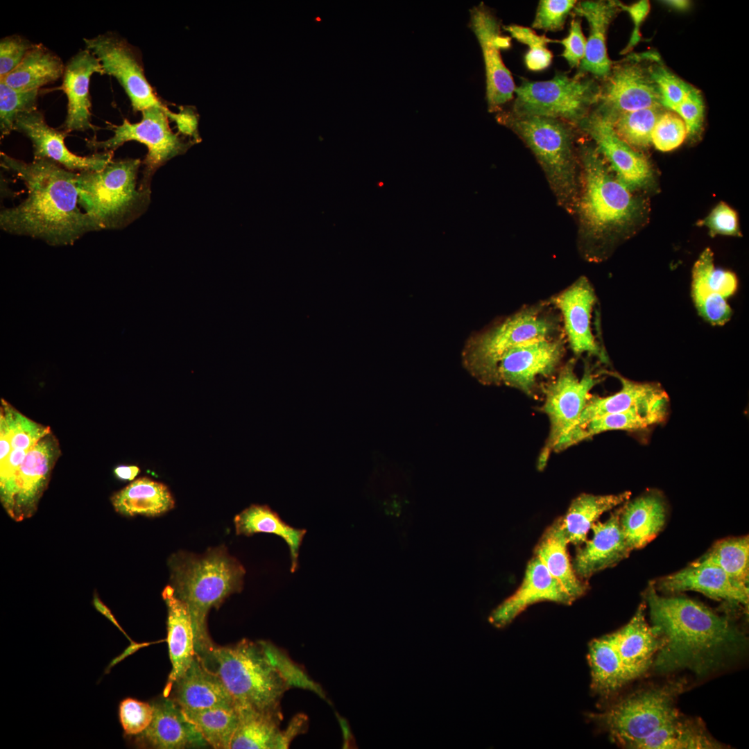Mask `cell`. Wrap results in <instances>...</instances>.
I'll use <instances>...</instances> for the list:
<instances>
[{
    "label": "cell",
    "instance_id": "1",
    "mask_svg": "<svg viewBox=\"0 0 749 749\" xmlns=\"http://www.w3.org/2000/svg\"><path fill=\"white\" fill-rule=\"evenodd\" d=\"M1 166L25 184L27 198L0 212V227L51 246L73 244L100 226L78 207L77 172L48 160L26 162L1 153Z\"/></svg>",
    "mask_w": 749,
    "mask_h": 749
},
{
    "label": "cell",
    "instance_id": "2",
    "mask_svg": "<svg viewBox=\"0 0 749 749\" xmlns=\"http://www.w3.org/2000/svg\"><path fill=\"white\" fill-rule=\"evenodd\" d=\"M652 626L664 640L654 668L669 673L688 669L703 675L740 652L746 642L730 620L696 601L663 596L650 585L645 594Z\"/></svg>",
    "mask_w": 749,
    "mask_h": 749
},
{
    "label": "cell",
    "instance_id": "3",
    "mask_svg": "<svg viewBox=\"0 0 749 749\" xmlns=\"http://www.w3.org/2000/svg\"><path fill=\"white\" fill-rule=\"evenodd\" d=\"M200 658L221 679L236 705L259 711L282 712L281 700L291 687L318 689L282 651L266 641L243 639L231 646L214 645Z\"/></svg>",
    "mask_w": 749,
    "mask_h": 749
},
{
    "label": "cell",
    "instance_id": "4",
    "mask_svg": "<svg viewBox=\"0 0 749 749\" xmlns=\"http://www.w3.org/2000/svg\"><path fill=\"white\" fill-rule=\"evenodd\" d=\"M170 585L188 605L194 634L196 653L205 655L215 645L208 633L207 614L230 595L239 592L246 570L225 546L203 554L178 551L169 559Z\"/></svg>",
    "mask_w": 749,
    "mask_h": 749
},
{
    "label": "cell",
    "instance_id": "5",
    "mask_svg": "<svg viewBox=\"0 0 749 749\" xmlns=\"http://www.w3.org/2000/svg\"><path fill=\"white\" fill-rule=\"evenodd\" d=\"M578 157L583 166V188L578 200L583 234L586 239H608L631 225L639 212V203L627 188L608 171L595 146L579 143Z\"/></svg>",
    "mask_w": 749,
    "mask_h": 749
},
{
    "label": "cell",
    "instance_id": "6",
    "mask_svg": "<svg viewBox=\"0 0 749 749\" xmlns=\"http://www.w3.org/2000/svg\"><path fill=\"white\" fill-rule=\"evenodd\" d=\"M141 164L112 160L101 170L77 172L78 205L101 230L125 227L146 210L150 190L137 186Z\"/></svg>",
    "mask_w": 749,
    "mask_h": 749
},
{
    "label": "cell",
    "instance_id": "7",
    "mask_svg": "<svg viewBox=\"0 0 749 749\" xmlns=\"http://www.w3.org/2000/svg\"><path fill=\"white\" fill-rule=\"evenodd\" d=\"M498 122L511 129L531 149L545 172L558 201L569 209L577 201L575 146L578 128L559 119L498 112Z\"/></svg>",
    "mask_w": 749,
    "mask_h": 749
},
{
    "label": "cell",
    "instance_id": "8",
    "mask_svg": "<svg viewBox=\"0 0 749 749\" xmlns=\"http://www.w3.org/2000/svg\"><path fill=\"white\" fill-rule=\"evenodd\" d=\"M557 327L554 319L540 308L522 310L470 337L462 352L463 365L481 383L496 385L497 368L506 352L519 345L551 337Z\"/></svg>",
    "mask_w": 749,
    "mask_h": 749
},
{
    "label": "cell",
    "instance_id": "9",
    "mask_svg": "<svg viewBox=\"0 0 749 749\" xmlns=\"http://www.w3.org/2000/svg\"><path fill=\"white\" fill-rule=\"evenodd\" d=\"M684 685V682L678 680L638 690L594 714L592 719L608 732L612 741L633 748L637 742L680 715L675 703Z\"/></svg>",
    "mask_w": 749,
    "mask_h": 749
},
{
    "label": "cell",
    "instance_id": "10",
    "mask_svg": "<svg viewBox=\"0 0 749 749\" xmlns=\"http://www.w3.org/2000/svg\"><path fill=\"white\" fill-rule=\"evenodd\" d=\"M599 91L600 83L589 76L576 78L557 71L548 80L522 78L510 112L517 116L559 119L577 127L593 110Z\"/></svg>",
    "mask_w": 749,
    "mask_h": 749
},
{
    "label": "cell",
    "instance_id": "11",
    "mask_svg": "<svg viewBox=\"0 0 749 749\" xmlns=\"http://www.w3.org/2000/svg\"><path fill=\"white\" fill-rule=\"evenodd\" d=\"M141 120L130 123L123 119L122 124L112 126L114 135L110 138L98 141L87 140V146L94 151H112L129 141L144 144L148 148L143 161V177L139 183L141 189L150 190V183L155 171L168 160L186 152L191 146L169 128L168 119L176 120L178 113L166 111L160 107H150L141 111Z\"/></svg>",
    "mask_w": 749,
    "mask_h": 749
},
{
    "label": "cell",
    "instance_id": "12",
    "mask_svg": "<svg viewBox=\"0 0 749 749\" xmlns=\"http://www.w3.org/2000/svg\"><path fill=\"white\" fill-rule=\"evenodd\" d=\"M653 55L632 54L612 63L610 74L600 84L598 101L593 110L611 121L627 112L663 107L650 73Z\"/></svg>",
    "mask_w": 749,
    "mask_h": 749
},
{
    "label": "cell",
    "instance_id": "13",
    "mask_svg": "<svg viewBox=\"0 0 749 749\" xmlns=\"http://www.w3.org/2000/svg\"><path fill=\"white\" fill-rule=\"evenodd\" d=\"M598 381L590 370H585L579 379L574 372V363L570 361L546 387L543 411L549 419L550 431L539 456L540 470L544 467L560 440L576 426L592 395L590 390Z\"/></svg>",
    "mask_w": 749,
    "mask_h": 749
},
{
    "label": "cell",
    "instance_id": "14",
    "mask_svg": "<svg viewBox=\"0 0 749 749\" xmlns=\"http://www.w3.org/2000/svg\"><path fill=\"white\" fill-rule=\"evenodd\" d=\"M83 40L101 62L104 74L115 77L123 87L135 111L153 107L170 111L156 96L137 53L124 40L107 33Z\"/></svg>",
    "mask_w": 749,
    "mask_h": 749
},
{
    "label": "cell",
    "instance_id": "15",
    "mask_svg": "<svg viewBox=\"0 0 749 749\" xmlns=\"http://www.w3.org/2000/svg\"><path fill=\"white\" fill-rule=\"evenodd\" d=\"M61 455L60 444L52 431L28 451L12 485L1 501L8 515L17 522L32 517L46 490L53 467Z\"/></svg>",
    "mask_w": 749,
    "mask_h": 749
},
{
    "label": "cell",
    "instance_id": "16",
    "mask_svg": "<svg viewBox=\"0 0 749 749\" xmlns=\"http://www.w3.org/2000/svg\"><path fill=\"white\" fill-rule=\"evenodd\" d=\"M470 26L480 44L485 69L486 98L490 112H499L515 95L512 74L504 64L501 50L509 48L510 40L501 34V24L484 3L470 10Z\"/></svg>",
    "mask_w": 749,
    "mask_h": 749
},
{
    "label": "cell",
    "instance_id": "17",
    "mask_svg": "<svg viewBox=\"0 0 749 749\" xmlns=\"http://www.w3.org/2000/svg\"><path fill=\"white\" fill-rule=\"evenodd\" d=\"M564 354L562 338L553 336L519 345L501 358L496 385L504 384L531 395L539 377L551 375Z\"/></svg>",
    "mask_w": 749,
    "mask_h": 749
},
{
    "label": "cell",
    "instance_id": "18",
    "mask_svg": "<svg viewBox=\"0 0 749 749\" xmlns=\"http://www.w3.org/2000/svg\"><path fill=\"white\" fill-rule=\"evenodd\" d=\"M14 130L31 140L33 160H51L74 172L101 170L113 158L112 151H100L87 156L72 153L64 142L69 132L49 126L37 110L21 114L15 121Z\"/></svg>",
    "mask_w": 749,
    "mask_h": 749
},
{
    "label": "cell",
    "instance_id": "19",
    "mask_svg": "<svg viewBox=\"0 0 749 749\" xmlns=\"http://www.w3.org/2000/svg\"><path fill=\"white\" fill-rule=\"evenodd\" d=\"M577 128L594 141L617 178L627 188H640L651 181L653 172L647 159L621 140L609 121L592 110Z\"/></svg>",
    "mask_w": 749,
    "mask_h": 749
},
{
    "label": "cell",
    "instance_id": "20",
    "mask_svg": "<svg viewBox=\"0 0 749 749\" xmlns=\"http://www.w3.org/2000/svg\"><path fill=\"white\" fill-rule=\"evenodd\" d=\"M737 287L735 275L716 268L713 252L704 250L694 264L691 279V297L700 316L713 325H725L732 316L727 300Z\"/></svg>",
    "mask_w": 749,
    "mask_h": 749
},
{
    "label": "cell",
    "instance_id": "21",
    "mask_svg": "<svg viewBox=\"0 0 749 749\" xmlns=\"http://www.w3.org/2000/svg\"><path fill=\"white\" fill-rule=\"evenodd\" d=\"M575 599L535 556L528 562L516 592L491 613L489 621L497 628L509 624L528 606L540 601L571 604Z\"/></svg>",
    "mask_w": 749,
    "mask_h": 749
},
{
    "label": "cell",
    "instance_id": "22",
    "mask_svg": "<svg viewBox=\"0 0 749 749\" xmlns=\"http://www.w3.org/2000/svg\"><path fill=\"white\" fill-rule=\"evenodd\" d=\"M657 587L667 593L695 591L716 600L743 605L748 603V586L733 580L719 567L700 558L661 578Z\"/></svg>",
    "mask_w": 749,
    "mask_h": 749
},
{
    "label": "cell",
    "instance_id": "23",
    "mask_svg": "<svg viewBox=\"0 0 749 749\" xmlns=\"http://www.w3.org/2000/svg\"><path fill=\"white\" fill-rule=\"evenodd\" d=\"M620 11L619 1L588 0L577 2L571 14L586 19L589 33L585 55L574 78L590 75L596 80L603 81L608 76L613 62L608 55L607 33L609 26Z\"/></svg>",
    "mask_w": 749,
    "mask_h": 749
},
{
    "label": "cell",
    "instance_id": "24",
    "mask_svg": "<svg viewBox=\"0 0 749 749\" xmlns=\"http://www.w3.org/2000/svg\"><path fill=\"white\" fill-rule=\"evenodd\" d=\"M596 300L594 291L585 277H580L552 299L553 304L562 313L573 352L577 355L587 352L605 361V355L596 343L591 329L592 311Z\"/></svg>",
    "mask_w": 749,
    "mask_h": 749
},
{
    "label": "cell",
    "instance_id": "25",
    "mask_svg": "<svg viewBox=\"0 0 749 749\" xmlns=\"http://www.w3.org/2000/svg\"><path fill=\"white\" fill-rule=\"evenodd\" d=\"M620 513L621 508L605 522H596L591 528L592 537L577 551L572 567L581 579L616 565L632 551L621 530Z\"/></svg>",
    "mask_w": 749,
    "mask_h": 749
},
{
    "label": "cell",
    "instance_id": "26",
    "mask_svg": "<svg viewBox=\"0 0 749 749\" xmlns=\"http://www.w3.org/2000/svg\"><path fill=\"white\" fill-rule=\"evenodd\" d=\"M104 74L98 58L87 49L80 50L65 65L62 88L67 98L66 119L62 128L71 131L96 130L91 122L90 78Z\"/></svg>",
    "mask_w": 749,
    "mask_h": 749
},
{
    "label": "cell",
    "instance_id": "27",
    "mask_svg": "<svg viewBox=\"0 0 749 749\" xmlns=\"http://www.w3.org/2000/svg\"><path fill=\"white\" fill-rule=\"evenodd\" d=\"M239 723L230 749H284L302 730L300 718L294 719L285 730L280 729L282 712L257 710L248 706L236 705Z\"/></svg>",
    "mask_w": 749,
    "mask_h": 749
},
{
    "label": "cell",
    "instance_id": "28",
    "mask_svg": "<svg viewBox=\"0 0 749 749\" xmlns=\"http://www.w3.org/2000/svg\"><path fill=\"white\" fill-rule=\"evenodd\" d=\"M645 608L641 603L630 621L612 632L629 682L648 670L664 644L656 629L646 621Z\"/></svg>",
    "mask_w": 749,
    "mask_h": 749
},
{
    "label": "cell",
    "instance_id": "29",
    "mask_svg": "<svg viewBox=\"0 0 749 749\" xmlns=\"http://www.w3.org/2000/svg\"><path fill=\"white\" fill-rule=\"evenodd\" d=\"M162 596L168 611L166 641L171 663V671L164 690V697H168L173 685L191 665L196 653L188 605L175 594L170 585L165 587Z\"/></svg>",
    "mask_w": 749,
    "mask_h": 749
},
{
    "label": "cell",
    "instance_id": "30",
    "mask_svg": "<svg viewBox=\"0 0 749 749\" xmlns=\"http://www.w3.org/2000/svg\"><path fill=\"white\" fill-rule=\"evenodd\" d=\"M153 716L140 738L156 748L178 749L203 746L207 742L184 716L182 707L172 698L164 697L152 704Z\"/></svg>",
    "mask_w": 749,
    "mask_h": 749
},
{
    "label": "cell",
    "instance_id": "31",
    "mask_svg": "<svg viewBox=\"0 0 749 749\" xmlns=\"http://www.w3.org/2000/svg\"><path fill=\"white\" fill-rule=\"evenodd\" d=\"M174 685L172 698L183 709L236 707L234 698L221 679L197 655Z\"/></svg>",
    "mask_w": 749,
    "mask_h": 749
},
{
    "label": "cell",
    "instance_id": "32",
    "mask_svg": "<svg viewBox=\"0 0 749 749\" xmlns=\"http://www.w3.org/2000/svg\"><path fill=\"white\" fill-rule=\"evenodd\" d=\"M669 398L653 405L634 407L622 412L594 417L562 437L554 451H560L593 436L611 430L635 431L662 422L667 413Z\"/></svg>",
    "mask_w": 749,
    "mask_h": 749
},
{
    "label": "cell",
    "instance_id": "33",
    "mask_svg": "<svg viewBox=\"0 0 749 749\" xmlns=\"http://www.w3.org/2000/svg\"><path fill=\"white\" fill-rule=\"evenodd\" d=\"M614 376L621 381L620 390L607 397L591 395L574 428L580 427L599 416L622 412L634 407L648 406L669 398L657 384L636 382L618 374H614Z\"/></svg>",
    "mask_w": 749,
    "mask_h": 749
},
{
    "label": "cell",
    "instance_id": "34",
    "mask_svg": "<svg viewBox=\"0 0 749 749\" xmlns=\"http://www.w3.org/2000/svg\"><path fill=\"white\" fill-rule=\"evenodd\" d=\"M666 508L657 494L640 496L621 508L620 525L632 550L644 547L653 540L664 527Z\"/></svg>",
    "mask_w": 749,
    "mask_h": 749
},
{
    "label": "cell",
    "instance_id": "35",
    "mask_svg": "<svg viewBox=\"0 0 749 749\" xmlns=\"http://www.w3.org/2000/svg\"><path fill=\"white\" fill-rule=\"evenodd\" d=\"M111 502L116 512L126 517H157L175 506L169 488L147 477L139 478L115 492Z\"/></svg>",
    "mask_w": 749,
    "mask_h": 749
},
{
    "label": "cell",
    "instance_id": "36",
    "mask_svg": "<svg viewBox=\"0 0 749 749\" xmlns=\"http://www.w3.org/2000/svg\"><path fill=\"white\" fill-rule=\"evenodd\" d=\"M568 544L560 517L541 537L535 549V556L576 601L584 595L588 585L578 578L573 569L567 553Z\"/></svg>",
    "mask_w": 749,
    "mask_h": 749
},
{
    "label": "cell",
    "instance_id": "37",
    "mask_svg": "<svg viewBox=\"0 0 749 749\" xmlns=\"http://www.w3.org/2000/svg\"><path fill=\"white\" fill-rule=\"evenodd\" d=\"M234 523L237 535L250 536L265 533L283 538L290 551L291 571H295L298 566L300 548L307 533L305 529L289 526L266 505H251L235 516Z\"/></svg>",
    "mask_w": 749,
    "mask_h": 749
},
{
    "label": "cell",
    "instance_id": "38",
    "mask_svg": "<svg viewBox=\"0 0 749 749\" xmlns=\"http://www.w3.org/2000/svg\"><path fill=\"white\" fill-rule=\"evenodd\" d=\"M65 65L42 44H34L21 63L0 81L19 91L39 90L63 76Z\"/></svg>",
    "mask_w": 749,
    "mask_h": 749
},
{
    "label": "cell",
    "instance_id": "39",
    "mask_svg": "<svg viewBox=\"0 0 749 749\" xmlns=\"http://www.w3.org/2000/svg\"><path fill=\"white\" fill-rule=\"evenodd\" d=\"M630 492L616 494H582L574 499L565 515L561 517L562 528L569 543L581 545L587 540L592 526L604 513L626 502Z\"/></svg>",
    "mask_w": 749,
    "mask_h": 749
},
{
    "label": "cell",
    "instance_id": "40",
    "mask_svg": "<svg viewBox=\"0 0 749 749\" xmlns=\"http://www.w3.org/2000/svg\"><path fill=\"white\" fill-rule=\"evenodd\" d=\"M718 743L696 718H683L680 715L653 733L637 742L639 749H712L721 748Z\"/></svg>",
    "mask_w": 749,
    "mask_h": 749
},
{
    "label": "cell",
    "instance_id": "41",
    "mask_svg": "<svg viewBox=\"0 0 749 749\" xmlns=\"http://www.w3.org/2000/svg\"><path fill=\"white\" fill-rule=\"evenodd\" d=\"M588 659L592 687L596 693L608 696L629 682L612 633L590 643Z\"/></svg>",
    "mask_w": 749,
    "mask_h": 749
},
{
    "label": "cell",
    "instance_id": "42",
    "mask_svg": "<svg viewBox=\"0 0 749 749\" xmlns=\"http://www.w3.org/2000/svg\"><path fill=\"white\" fill-rule=\"evenodd\" d=\"M182 709L207 744L215 749H230L239 723L236 707Z\"/></svg>",
    "mask_w": 749,
    "mask_h": 749
},
{
    "label": "cell",
    "instance_id": "43",
    "mask_svg": "<svg viewBox=\"0 0 749 749\" xmlns=\"http://www.w3.org/2000/svg\"><path fill=\"white\" fill-rule=\"evenodd\" d=\"M722 569L733 580L748 586V536L730 537L716 542L700 558Z\"/></svg>",
    "mask_w": 749,
    "mask_h": 749
},
{
    "label": "cell",
    "instance_id": "44",
    "mask_svg": "<svg viewBox=\"0 0 749 749\" xmlns=\"http://www.w3.org/2000/svg\"><path fill=\"white\" fill-rule=\"evenodd\" d=\"M664 110L663 107L640 109L621 114L609 121L621 140L634 150H641L651 144L653 129Z\"/></svg>",
    "mask_w": 749,
    "mask_h": 749
},
{
    "label": "cell",
    "instance_id": "45",
    "mask_svg": "<svg viewBox=\"0 0 749 749\" xmlns=\"http://www.w3.org/2000/svg\"><path fill=\"white\" fill-rule=\"evenodd\" d=\"M39 90L19 91L0 81V130L1 137L14 130L17 118L37 110Z\"/></svg>",
    "mask_w": 749,
    "mask_h": 749
},
{
    "label": "cell",
    "instance_id": "46",
    "mask_svg": "<svg viewBox=\"0 0 749 749\" xmlns=\"http://www.w3.org/2000/svg\"><path fill=\"white\" fill-rule=\"evenodd\" d=\"M512 37L529 47L524 55V62L528 69L533 71H542L550 66L553 54L548 49L549 43H558L559 40L549 38L545 35H538L528 27L517 24L503 26Z\"/></svg>",
    "mask_w": 749,
    "mask_h": 749
},
{
    "label": "cell",
    "instance_id": "47",
    "mask_svg": "<svg viewBox=\"0 0 749 749\" xmlns=\"http://www.w3.org/2000/svg\"><path fill=\"white\" fill-rule=\"evenodd\" d=\"M651 77L659 91L662 105L669 110L682 103L694 87L672 73L654 54L649 65Z\"/></svg>",
    "mask_w": 749,
    "mask_h": 749
},
{
    "label": "cell",
    "instance_id": "48",
    "mask_svg": "<svg viewBox=\"0 0 749 749\" xmlns=\"http://www.w3.org/2000/svg\"><path fill=\"white\" fill-rule=\"evenodd\" d=\"M686 136V127L681 118L671 110H664L654 126L651 143L657 150L667 152L681 145Z\"/></svg>",
    "mask_w": 749,
    "mask_h": 749
},
{
    "label": "cell",
    "instance_id": "49",
    "mask_svg": "<svg viewBox=\"0 0 749 749\" xmlns=\"http://www.w3.org/2000/svg\"><path fill=\"white\" fill-rule=\"evenodd\" d=\"M576 0H540L531 24L533 29L559 31L577 3Z\"/></svg>",
    "mask_w": 749,
    "mask_h": 749
},
{
    "label": "cell",
    "instance_id": "50",
    "mask_svg": "<svg viewBox=\"0 0 749 749\" xmlns=\"http://www.w3.org/2000/svg\"><path fill=\"white\" fill-rule=\"evenodd\" d=\"M153 706L148 703L128 698L119 705V719L127 735H139L151 723Z\"/></svg>",
    "mask_w": 749,
    "mask_h": 749
},
{
    "label": "cell",
    "instance_id": "51",
    "mask_svg": "<svg viewBox=\"0 0 749 749\" xmlns=\"http://www.w3.org/2000/svg\"><path fill=\"white\" fill-rule=\"evenodd\" d=\"M685 123L687 136L693 139L700 134L704 121L705 106L700 92L693 87L685 98L673 111Z\"/></svg>",
    "mask_w": 749,
    "mask_h": 749
},
{
    "label": "cell",
    "instance_id": "52",
    "mask_svg": "<svg viewBox=\"0 0 749 749\" xmlns=\"http://www.w3.org/2000/svg\"><path fill=\"white\" fill-rule=\"evenodd\" d=\"M34 44L20 35H10L0 41V79L11 73Z\"/></svg>",
    "mask_w": 749,
    "mask_h": 749
},
{
    "label": "cell",
    "instance_id": "53",
    "mask_svg": "<svg viewBox=\"0 0 749 749\" xmlns=\"http://www.w3.org/2000/svg\"><path fill=\"white\" fill-rule=\"evenodd\" d=\"M709 230L711 236L716 234L740 236L741 235L737 213L725 203H718L701 221Z\"/></svg>",
    "mask_w": 749,
    "mask_h": 749
},
{
    "label": "cell",
    "instance_id": "54",
    "mask_svg": "<svg viewBox=\"0 0 749 749\" xmlns=\"http://www.w3.org/2000/svg\"><path fill=\"white\" fill-rule=\"evenodd\" d=\"M586 42L587 39L582 31L581 19L574 16L568 35L558 42L564 46L561 56L571 68H578L579 66L585 55Z\"/></svg>",
    "mask_w": 749,
    "mask_h": 749
},
{
    "label": "cell",
    "instance_id": "55",
    "mask_svg": "<svg viewBox=\"0 0 749 749\" xmlns=\"http://www.w3.org/2000/svg\"><path fill=\"white\" fill-rule=\"evenodd\" d=\"M619 7L621 10H624L630 15L634 24L629 42L621 53L624 54L630 52L641 40L639 28L650 10V3L648 1L642 0L628 6L619 1Z\"/></svg>",
    "mask_w": 749,
    "mask_h": 749
},
{
    "label": "cell",
    "instance_id": "56",
    "mask_svg": "<svg viewBox=\"0 0 749 749\" xmlns=\"http://www.w3.org/2000/svg\"><path fill=\"white\" fill-rule=\"evenodd\" d=\"M140 472L136 465H120L114 468L115 476L122 481H132Z\"/></svg>",
    "mask_w": 749,
    "mask_h": 749
},
{
    "label": "cell",
    "instance_id": "57",
    "mask_svg": "<svg viewBox=\"0 0 749 749\" xmlns=\"http://www.w3.org/2000/svg\"><path fill=\"white\" fill-rule=\"evenodd\" d=\"M93 604L95 608L107 618L112 623H113L123 634L127 636L122 628L120 626L114 615L112 614L110 610L101 601L96 593L94 594L93 598Z\"/></svg>",
    "mask_w": 749,
    "mask_h": 749
},
{
    "label": "cell",
    "instance_id": "58",
    "mask_svg": "<svg viewBox=\"0 0 749 749\" xmlns=\"http://www.w3.org/2000/svg\"><path fill=\"white\" fill-rule=\"evenodd\" d=\"M662 3L668 7L678 11H685L691 6L690 1L684 0L664 1Z\"/></svg>",
    "mask_w": 749,
    "mask_h": 749
}]
</instances>
